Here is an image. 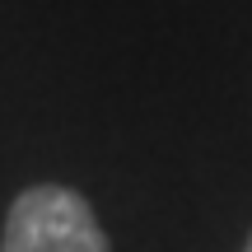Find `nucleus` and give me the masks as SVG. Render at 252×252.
<instances>
[{"mask_svg": "<svg viewBox=\"0 0 252 252\" xmlns=\"http://www.w3.org/2000/svg\"><path fill=\"white\" fill-rule=\"evenodd\" d=\"M0 252H112L89 201L65 187H33L9 206Z\"/></svg>", "mask_w": 252, "mask_h": 252, "instance_id": "1", "label": "nucleus"}, {"mask_svg": "<svg viewBox=\"0 0 252 252\" xmlns=\"http://www.w3.org/2000/svg\"><path fill=\"white\" fill-rule=\"evenodd\" d=\"M243 252H252V238H248V248H243Z\"/></svg>", "mask_w": 252, "mask_h": 252, "instance_id": "2", "label": "nucleus"}]
</instances>
